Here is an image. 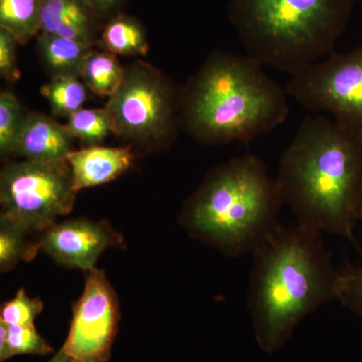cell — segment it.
<instances>
[{
    "mask_svg": "<svg viewBox=\"0 0 362 362\" xmlns=\"http://www.w3.org/2000/svg\"><path fill=\"white\" fill-rule=\"evenodd\" d=\"M276 182L298 225L356 244L362 199V135L323 115L302 121Z\"/></svg>",
    "mask_w": 362,
    "mask_h": 362,
    "instance_id": "1",
    "label": "cell"
},
{
    "mask_svg": "<svg viewBox=\"0 0 362 362\" xmlns=\"http://www.w3.org/2000/svg\"><path fill=\"white\" fill-rule=\"evenodd\" d=\"M252 255L247 307L259 346L273 354L307 316L338 299L340 269L321 233L298 223L279 226Z\"/></svg>",
    "mask_w": 362,
    "mask_h": 362,
    "instance_id": "2",
    "label": "cell"
},
{
    "mask_svg": "<svg viewBox=\"0 0 362 362\" xmlns=\"http://www.w3.org/2000/svg\"><path fill=\"white\" fill-rule=\"evenodd\" d=\"M288 94L250 56L209 54L180 94V125L204 145L249 143L284 123Z\"/></svg>",
    "mask_w": 362,
    "mask_h": 362,
    "instance_id": "3",
    "label": "cell"
},
{
    "mask_svg": "<svg viewBox=\"0 0 362 362\" xmlns=\"http://www.w3.org/2000/svg\"><path fill=\"white\" fill-rule=\"evenodd\" d=\"M282 206L265 162L244 154L209 171L180 220L190 237L239 258L252 254L280 226Z\"/></svg>",
    "mask_w": 362,
    "mask_h": 362,
    "instance_id": "4",
    "label": "cell"
},
{
    "mask_svg": "<svg viewBox=\"0 0 362 362\" xmlns=\"http://www.w3.org/2000/svg\"><path fill=\"white\" fill-rule=\"evenodd\" d=\"M354 0H232L230 18L247 56L291 76L333 54Z\"/></svg>",
    "mask_w": 362,
    "mask_h": 362,
    "instance_id": "5",
    "label": "cell"
},
{
    "mask_svg": "<svg viewBox=\"0 0 362 362\" xmlns=\"http://www.w3.org/2000/svg\"><path fill=\"white\" fill-rule=\"evenodd\" d=\"M113 134L139 148L165 147L175 139L180 124V94L149 64L126 66L118 90L104 107Z\"/></svg>",
    "mask_w": 362,
    "mask_h": 362,
    "instance_id": "6",
    "label": "cell"
},
{
    "mask_svg": "<svg viewBox=\"0 0 362 362\" xmlns=\"http://www.w3.org/2000/svg\"><path fill=\"white\" fill-rule=\"evenodd\" d=\"M77 194L66 160L11 162L0 173V216L42 233L73 211Z\"/></svg>",
    "mask_w": 362,
    "mask_h": 362,
    "instance_id": "7",
    "label": "cell"
},
{
    "mask_svg": "<svg viewBox=\"0 0 362 362\" xmlns=\"http://www.w3.org/2000/svg\"><path fill=\"white\" fill-rule=\"evenodd\" d=\"M286 92L309 111L327 112L335 122L362 135V45L333 52L292 76Z\"/></svg>",
    "mask_w": 362,
    "mask_h": 362,
    "instance_id": "8",
    "label": "cell"
},
{
    "mask_svg": "<svg viewBox=\"0 0 362 362\" xmlns=\"http://www.w3.org/2000/svg\"><path fill=\"white\" fill-rule=\"evenodd\" d=\"M86 273L84 291L74 305L62 349L78 362H107L120 321L118 296L103 270L94 268Z\"/></svg>",
    "mask_w": 362,
    "mask_h": 362,
    "instance_id": "9",
    "label": "cell"
},
{
    "mask_svg": "<svg viewBox=\"0 0 362 362\" xmlns=\"http://www.w3.org/2000/svg\"><path fill=\"white\" fill-rule=\"evenodd\" d=\"M39 244L40 251L59 265L88 272L107 249L124 247L125 240L107 221L71 218L44 230Z\"/></svg>",
    "mask_w": 362,
    "mask_h": 362,
    "instance_id": "10",
    "label": "cell"
},
{
    "mask_svg": "<svg viewBox=\"0 0 362 362\" xmlns=\"http://www.w3.org/2000/svg\"><path fill=\"white\" fill-rule=\"evenodd\" d=\"M135 154L132 147H83L73 150L66 162L71 168L76 192L99 187L116 180L132 168Z\"/></svg>",
    "mask_w": 362,
    "mask_h": 362,
    "instance_id": "11",
    "label": "cell"
},
{
    "mask_svg": "<svg viewBox=\"0 0 362 362\" xmlns=\"http://www.w3.org/2000/svg\"><path fill=\"white\" fill-rule=\"evenodd\" d=\"M73 139L65 125L40 112H32L26 116L16 156L30 161H66L73 151Z\"/></svg>",
    "mask_w": 362,
    "mask_h": 362,
    "instance_id": "12",
    "label": "cell"
},
{
    "mask_svg": "<svg viewBox=\"0 0 362 362\" xmlns=\"http://www.w3.org/2000/svg\"><path fill=\"white\" fill-rule=\"evenodd\" d=\"M102 26L86 0H45L40 33L97 47Z\"/></svg>",
    "mask_w": 362,
    "mask_h": 362,
    "instance_id": "13",
    "label": "cell"
},
{
    "mask_svg": "<svg viewBox=\"0 0 362 362\" xmlns=\"http://www.w3.org/2000/svg\"><path fill=\"white\" fill-rule=\"evenodd\" d=\"M37 49L45 68L57 76L80 77L83 64L95 45L47 33H39Z\"/></svg>",
    "mask_w": 362,
    "mask_h": 362,
    "instance_id": "14",
    "label": "cell"
},
{
    "mask_svg": "<svg viewBox=\"0 0 362 362\" xmlns=\"http://www.w3.org/2000/svg\"><path fill=\"white\" fill-rule=\"evenodd\" d=\"M97 47L114 56H145L149 51L146 32L141 23L121 13L102 26Z\"/></svg>",
    "mask_w": 362,
    "mask_h": 362,
    "instance_id": "15",
    "label": "cell"
},
{
    "mask_svg": "<svg viewBox=\"0 0 362 362\" xmlns=\"http://www.w3.org/2000/svg\"><path fill=\"white\" fill-rule=\"evenodd\" d=\"M125 68L110 52L93 49L88 54L81 70L80 78L98 97L110 98L122 83Z\"/></svg>",
    "mask_w": 362,
    "mask_h": 362,
    "instance_id": "16",
    "label": "cell"
},
{
    "mask_svg": "<svg viewBox=\"0 0 362 362\" xmlns=\"http://www.w3.org/2000/svg\"><path fill=\"white\" fill-rule=\"evenodd\" d=\"M45 0H0V28L8 30L25 45L37 37Z\"/></svg>",
    "mask_w": 362,
    "mask_h": 362,
    "instance_id": "17",
    "label": "cell"
},
{
    "mask_svg": "<svg viewBox=\"0 0 362 362\" xmlns=\"http://www.w3.org/2000/svg\"><path fill=\"white\" fill-rule=\"evenodd\" d=\"M25 228L0 216V271L13 270L21 262H30L40 251L39 240L28 239Z\"/></svg>",
    "mask_w": 362,
    "mask_h": 362,
    "instance_id": "18",
    "label": "cell"
},
{
    "mask_svg": "<svg viewBox=\"0 0 362 362\" xmlns=\"http://www.w3.org/2000/svg\"><path fill=\"white\" fill-rule=\"evenodd\" d=\"M40 90L49 101L52 113L66 119L82 109L88 99V88L80 77L75 76L52 77Z\"/></svg>",
    "mask_w": 362,
    "mask_h": 362,
    "instance_id": "19",
    "label": "cell"
},
{
    "mask_svg": "<svg viewBox=\"0 0 362 362\" xmlns=\"http://www.w3.org/2000/svg\"><path fill=\"white\" fill-rule=\"evenodd\" d=\"M66 130L73 138H77L84 147L101 145L113 128L106 109L82 108L68 118Z\"/></svg>",
    "mask_w": 362,
    "mask_h": 362,
    "instance_id": "20",
    "label": "cell"
},
{
    "mask_svg": "<svg viewBox=\"0 0 362 362\" xmlns=\"http://www.w3.org/2000/svg\"><path fill=\"white\" fill-rule=\"evenodd\" d=\"M26 116L20 100L11 90H2L0 94V153L2 156L16 154V147Z\"/></svg>",
    "mask_w": 362,
    "mask_h": 362,
    "instance_id": "21",
    "label": "cell"
},
{
    "mask_svg": "<svg viewBox=\"0 0 362 362\" xmlns=\"http://www.w3.org/2000/svg\"><path fill=\"white\" fill-rule=\"evenodd\" d=\"M7 359L20 354L47 356L54 351L51 345L40 337L35 324L7 325Z\"/></svg>",
    "mask_w": 362,
    "mask_h": 362,
    "instance_id": "22",
    "label": "cell"
},
{
    "mask_svg": "<svg viewBox=\"0 0 362 362\" xmlns=\"http://www.w3.org/2000/svg\"><path fill=\"white\" fill-rule=\"evenodd\" d=\"M356 265L347 263L340 269L338 299L344 308L362 318V252Z\"/></svg>",
    "mask_w": 362,
    "mask_h": 362,
    "instance_id": "23",
    "label": "cell"
},
{
    "mask_svg": "<svg viewBox=\"0 0 362 362\" xmlns=\"http://www.w3.org/2000/svg\"><path fill=\"white\" fill-rule=\"evenodd\" d=\"M44 310V303L39 298H30L21 288L11 301L2 305L0 322L6 325L35 324V319Z\"/></svg>",
    "mask_w": 362,
    "mask_h": 362,
    "instance_id": "24",
    "label": "cell"
},
{
    "mask_svg": "<svg viewBox=\"0 0 362 362\" xmlns=\"http://www.w3.org/2000/svg\"><path fill=\"white\" fill-rule=\"evenodd\" d=\"M18 42L13 33L0 28V76L9 83H16L21 75L16 59Z\"/></svg>",
    "mask_w": 362,
    "mask_h": 362,
    "instance_id": "25",
    "label": "cell"
},
{
    "mask_svg": "<svg viewBox=\"0 0 362 362\" xmlns=\"http://www.w3.org/2000/svg\"><path fill=\"white\" fill-rule=\"evenodd\" d=\"M126 0H86L100 21L110 20L120 13Z\"/></svg>",
    "mask_w": 362,
    "mask_h": 362,
    "instance_id": "26",
    "label": "cell"
},
{
    "mask_svg": "<svg viewBox=\"0 0 362 362\" xmlns=\"http://www.w3.org/2000/svg\"><path fill=\"white\" fill-rule=\"evenodd\" d=\"M7 337H8V327L6 324L0 322V361H7Z\"/></svg>",
    "mask_w": 362,
    "mask_h": 362,
    "instance_id": "27",
    "label": "cell"
},
{
    "mask_svg": "<svg viewBox=\"0 0 362 362\" xmlns=\"http://www.w3.org/2000/svg\"><path fill=\"white\" fill-rule=\"evenodd\" d=\"M47 362H78L74 359L73 357L66 354L63 349H61L59 352H57L54 356L52 357Z\"/></svg>",
    "mask_w": 362,
    "mask_h": 362,
    "instance_id": "28",
    "label": "cell"
},
{
    "mask_svg": "<svg viewBox=\"0 0 362 362\" xmlns=\"http://www.w3.org/2000/svg\"><path fill=\"white\" fill-rule=\"evenodd\" d=\"M359 221L362 223V199H361V209H359Z\"/></svg>",
    "mask_w": 362,
    "mask_h": 362,
    "instance_id": "29",
    "label": "cell"
}]
</instances>
